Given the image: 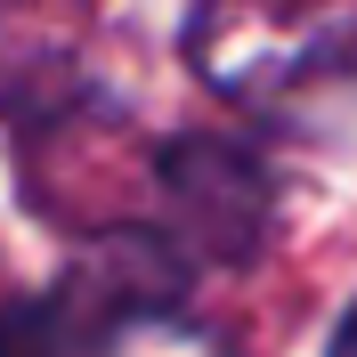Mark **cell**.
<instances>
[{
  "label": "cell",
  "mask_w": 357,
  "mask_h": 357,
  "mask_svg": "<svg viewBox=\"0 0 357 357\" xmlns=\"http://www.w3.org/2000/svg\"><path fill=\"white\" fill-rule=\"evenodd\" d=\"M162 203H171V236L187 244V260H220V268H244L276 220V187H268L260 155L227 146V138L162 146Z\"/></svg>",
  "instance_id": "6da1fadb"
},
{
  "label": "cell",
  "mask_w": 357,
  "mask_h": 357,
  "mask_svg": "<svg viewBox=\"0 0 357 357\" xmlns=\"http://www.w3.org/2000/svg\"><path fill=\"white\" fill-rule=\"evenodd\" d=\"M0 357H82V333L66 325L57 301H17V309H0Z\"/></svg>",
  "instance_id": "7a4b0ae2"
},
{
  "label": "cell",
  "mask_w": 357,
  "mask_h": 357,
  "mask_svg": "<svg viewBox=\"0 0 357 357\" xmlns=\"http://www.w3.org/2000/svg\"><path fill=\"white\" fill-rule=\"evenodd\" d=\"M98 357H227V349L211 333H195V325L171 309V317H138V325H122Z\"/></svg>",
  "instance_id": "3957f363"
},
{
  "label": "cell",
  "mask_w": 357,
  "mask_h": 357,
  "mask_svg": "<svg viewBox=\"0 0 357 357\" xmlns=\"http://www.w3.org/2000/svg\"><path fill=\"white\" fill-rule=\"evenodd\" d=\"M325 357H357V301L341 309V325H333V341H325Z\"/></svg>",
  "instance_id": "277c9868"
}]
</instances>
